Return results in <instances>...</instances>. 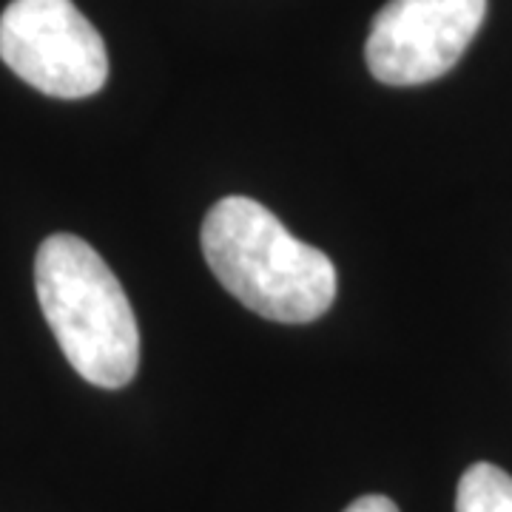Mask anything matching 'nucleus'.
Returning a JSON list of instances; mask_svg holds the SVG:
<instances>
[{
    "mask_svg": "<svg viewBox=\"0 0 512 512\" xmlns=\"http://www.w3.org/2000/svg\"><path fill=\"white\" fill-rule=\"evenodd\" d=\"M0 57L32 89L60 97H92L109 77L100 32L72 0H12L0 18Z\"/></svg>",
    "mask_w": 512,
    "mask_h": 512,
    "instance_id": "7ed1b4c3",
    "label": "nucleus"
},
{
    "mask_svg": "<svg viewBox=\"0 0 512 512\" xmlns=\"http://www.w3.org/2000/svg\"><path fill=\"white\" fill-rule=\"evenodd\" d=\"M345 512H399V507L387 495H362Z\"/></svg>",
    "mask_w": 512,
    "mask_h": 512,
    "instance_id": "423d86ee",
    "label": "nucleus"
},
{
    "mask_svg": "<svg viewBox=\"0 0 512 512\" xmlns=\"http://www.w3.org/2000/svg\"><path fill=\"white\" fill-rule=\"evenodd\" d=\"M43 316L89 384L126 387L140 367V330L120 279L86 239L52 234L35 259Z\"/></svg>",
    "mask_w": 512,
    "mask_h": 512,
    "instance_id": "f03ea898",
    "label": "nucleus"
},
{
    "mask_svg": "<svg viewBox=\"0 0 512 512\" xmlns=\"http://www.w3.org/2000/svg\"><path fill=\"white\" fill-rule=\"evenodd\" d=\"M200 237L222 288L271 322L308 325L336 299L330 256L293 237L262 202L225 197L205 214Z\"/></svg>",
    "mask_w": 512,
    "mask_h": 512,
    "instance_id": "f257e3e1",
    "label": "nucleus"
},
{
    "mask_svg": "<svg viewBox=\"0 0 512 512\" xmlns=\"http://www.w3.org/2000/svg\"><path fill=\"white\" fill-rule=\"evenodd\" d=\"M456 512H512V476L478 461L458 481Z\"/></svg>",
    "mask_w": 512,
    "mask_h": 512,
    "instance_id": "39448f33",
    "label": "nucleus"
},
{
    "mask_svg": "<svg viewBox=\"0 0 512 512\" xmlns=\"http://www.w3.org/2000/svg\"><path fill=\"white\" fill-rule=\"evenodd\" d=\"M487 0H390L367 35V69L384 86H421L456 66L476 40Z\"/></svg>",
    "mask_w": 512,
    "mask_h": 512,
    "instance_id": "20e7f679",
    "label": "nucleus"
}]
</instances>
